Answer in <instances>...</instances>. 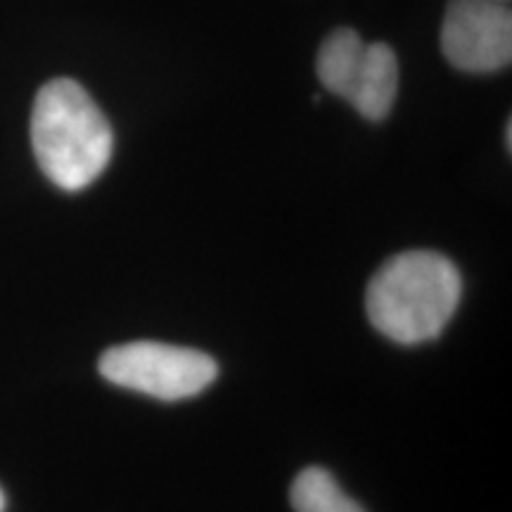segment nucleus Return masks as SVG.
Returning <instances> with one entry per match:
<instances>
[{"instance_id": "8", "label": "nucleus", "mask_w": 512, "mask_h": 512, "mask_svg": "<svg viewBox=\"0 0 512 512\" xmlns=\"http://www.w3.org/2000/svg\"><path fill=\"white\" fill-rule=\"evenodd\" d=\"M5 505H8V501H5V494H3V489H0V512H5Z\"/></svg>"}, {"instance_id": "4", "label": "nucleus", "mask_w": 512, "mask_h": 512, "mask_svg": "<svg viewBox=\"0 0 512 512\" xmlns=\"http://www.w3.org/2000/svg\"><path fill=\"white\" fill-rule=\"evenodd\" d=\"M100 375L117 387L162 401H181L204 392L219 375V366L197 349L162 342H128L102 354Z\"/></svg>"}, {"instance_id": "9", "label": "nucleus", "mask_w": 512, "mask_h": 512, "mask_svg": "<svg viewBox=\"0 0 512 512\" xmlns=\"http://www.w3.org/2000/svg\"><path fill=\"white\" fill-rule=\"evenodd\" d=\"M498 3H501V0H498Z\"/></svg>"}, {"instance_id": "3", "label": "nucleus", "mask_w": 512, "mask_h": 512, "mask_svg": "<svg viewBox=\"0 0 512 512\" xmlns=\"http://www.w3.org/2000/svg\"><path fill=\"white\" fill-rule=\"evenodd\" d=\"M318 79L368 121L392 112L399 91V62L387 43H366L354 29H337L318 50Z\"/></svg>"}, {"instance_id": "7", "label": "nucleus", "mask_w": 512, "mask_h": 512, "mask_svg": "<svg viewBox=\"0 0 512 512\" xmlns=\"http://www.w3.org/2000/svg\"><path fill=\"white\" fill-rule=\"evenodd\" d=\"M505 143H508V150L512 147V124L508 121V126H505Z\"/></svg>"}, {"instance_id": "2", "label": "nucleus", "mask_w": 512, "mask_h": 512, "mask_svg": "<svg viewBox=\"0 0 512 512\" xmlns=\"http://www.w3.org/2000/svg\"><path fill=\"white\" fill-rule=\"evenodd\" d=\"M31 145L50 183L79 192L107 169L114 136L110 121L81 83L53 79L36 95Z\"/></svg>"}, {"instance_id": "1", "label": "nucleus", "mask_w": 512, "mask_h": 512, "mask_svg": "<svg viewBox=\"0 0 512 512\" xmlns=\"http://www.w3.org/2000/svg\"><path fill=\"white\" fill-rule=\"evenodd\" d=\"M463 278L451 259L411 249L384 261L366 292V311L377 332L399 344L437 339L453 318Z\"/></svg>"}, {"instance_id": "6", "label": "nucleus", "mask_w": 512, "mask_h": 512, "mask_svg": "<svg viewBox=\"0 0 512 512\" xmlns=\"http://www.w3.org/2000/svg\"><path fill=\"white\" fill-rule=\"evenodd\" d=\"M294 512H366L323 467H306L290 489Z\"/></svg>"}, {"instance_id": "5", "label": "nucleus", "mask_w": 512, "mask_h": 512, "mask_svg": "<svg viewBox=\"0 0 512 512\" xmlns=\"http://www.w3.org/2000/svg\"><path fill=\"white\" fill-rule=\"evenodd\" d=\"M441 50L460 72L489 74L512 60V15L498 0H451Z\"/></svg>"}]
</instances>
